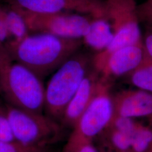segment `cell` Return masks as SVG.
<instances>
[{
  "mask_svg": "<svg viewBox=\"0 0 152 152\" xmlns=\"http://www.w3.org/2000/svg\"><path fill=\"white\" fill-rule=\"evenodd\" d=\"M82 39L66 38L46 33H30L5 45L12 61L27 66L42 80L54 73L82 45Z\"/></svg>",
  "mask_w": 152,
  "mask_h": 152,
  "instance_id": "cell-1",
  "label": "cell"
},
{
  "mask_svg": "<svg viewBox=\"0 0 152 152\" xmlns=\"http://www.w3.org/2000/svg\"><path fill=\"white\" fill-rule=\"evenodd\" d=\"M0 95L6 104L43 113L45 87L42 79L27 66L12 61L0 69Z\"/></svg>",
  "mask_w": 152,
  "mask_h": 152,
  "instance_id": "cell-2",
  "label": "cell"
},
{
  "mask_svg": "<svg viewBox=\"0 0 152 152\" xmlns=\"http://www.w3.org/2000/svg\"><path fill=\"white\" fill-rule=\"evenodd\" d=\"M92 59L88 55H73L54 72L45 87V114L59 122L65 108L88 72Z\"/></svg>",
  "mask_w": 152,
  "mask_h": 152,
  "instance_id": "cell-3",
  "label": "cell"
},
{
  "mask_svg": "<svg viewBox=\"0 0 152 152\" xmlns=\"http://www.w3.org/2000/svg\"><path fill=\"white\" fill-rule=\"evenodd\" d=\"M112 82L102 77L97 92L74 127L62 151H67L80 145L93 142L110 124L115 115Z\"/></svg>",
  "mask_w": 152,
  "mask_h": 152,
  "instance_id": "cell-4",
  "label": "cell"
},
{
  "mask_svg": "<svg viewBox=\"0 0 152 152\" xmlns=\"http://www.w3.org/2000/svg\"><path fill=\"white\" fill-rule=\"evenodd\" d=\"M5 106L15 141L29 147L49 148L62 139L65 129L59 122L44 113Z\"/></svg>",
  "mask_w": 152,
  "mask_h": 152,
  "instance_id": "cell-5",
  "label": "cell"
},
{
  "mask_svg": "<svg viewBox=\"0 0 152 152\" xmlns=\"http://www.w3.org/2000/svg\"><path fill=\"white\" fill-rule=\"evenodd\" d=\"M105 4L114 38L106 49L92 58L95 70H98L109 55L117 49L142 42L135 0H105Z\"/></svg>",
  "mask_w": 152,
  "mask_h": 152,
  "instance_id": "cell-6",
  "label": "cell"
},
{
  "mask_svg": "<svg viewBox=\"0 0 152 152\" xmlns=\"http://www.w3.org/2000/svg\"><path fill=\"white\" fill-rule=\"evenodd\" d=\"M20 11L29 32L46 33L63 38L82 39L88 32L92 21L87 16L66 12L34 14Z\"/></svg>",
  "mask_w": 152,
  "mask_h": 152,
  "instance_id": "cell-7",
  "label": "cell"
},
{
  "mask_svg": "<svg viewBox=\"0 0 152 152\" xmlns=\"http://www.w3.org/2000/svg\"><path fill=\"white\" fill-rule=\"evenodd\" d=\"M12 7L34 14L76 11L93 18L107 19L105 0H13Z\"/></svg>",
  "mask_w": 152,
  "mask_h": 152,
  "instance_id": "cell-8",
  "label": "cell"
},
{
  "mask_svg": "<svg viewBox=\"0 0 152 152\" xmlns=\"http://www.w3.org/2000/svg\"><path fill=\"white\" fill-rule=\"evenodd\" d=\"M145 52L143 42L122 47L109 55L96 71L103 79L112 82L114 78L125 77L134 71Z\"/></svg>",
  "mask_w": 152,
  "mask_h": 152,
  "instance_id": "cell-9",
  "label": "cell"
},
{
  "mask_svg": "<svg viewBox=\"0 0 152 152\" xmlns=\"http://www.w3.org/2000/svg\"><path fill=\"white\" fill-rule=\"evenodd\" d=\"M102 80L99 73L88 71L80 86L65 108L60 124L64 129L74 127L97 92Z\"/></svg>",
  "mask_w": 152,
  "mask_h": 152,
  "instance_id": "cell-10",
  "label": "cell"
},
{
  "mask_svg": "<svg viewBox=\"0 0 152 152\" xmlns=\"http://www.w3.org/2000/svg\"><path fill=\"white\" fill-rule=\"evenodd\" d=\"M113 99L115 115L133 119L147 117L152 125V93L139 88L124 90Z\"/></svg>",
  "mask_w": 152,
  "mask_h": 152,
  "instance_id": "cell-11",
  "label": "cell"
},
{
  "mask_svg": "<svg viewBox=\"0 0 152 152\" xmlns=\"http://www.w3.org/2000/svg\"><path fill=\"white\" fill-rule=\"evenodd\" d=\"M108 20L93 18L89 30L82 38L83 42L100 52L106 49L114 38V33Z\"/></svg>",
  "mask_w": 152,
  "mask_h": 152,
  "instance_id": "cell-12",
  "label": "cell"
},
{
  "mask_svg": "<svg viewBox=\"0 0 152 152\" xmlns=\"http://www.w3.org/2000/svg\"><path fill=\"white\" fill-rule=\"evenodd\" d=\"M125 77L134 86L152 93V57L145 52L140 64Z\"/></svg>",
  "mask_w": 152,
  "mask_h": 152,
  "instance_id": "cell-13",
  "label": "cell"
},
{
  "mask_svg": "<svg viewBox=\"0 0 152 152\" xmlns=\"http://www.w3.org/2000/svg\"><path fill=\"white\" fill-rule=\"evenodd\" d=\"M1 11L13 41H19L30 33L25 18L18 9L12 6L10 9Z\"/></svg>",
  "mask_w": 152,
  "mask_h": 152,
  "instance_id": "cell-14",
  "label": "cell"
},
{
  "mask_svg": "<svg viewBox=\"0 0 152 152\" xmlns=\"http://www.w3.org/2000/svg\"><path fill=\"white\" fill-rule=\"evenodd\" d=\"M98 136L103 138L104 144L112 152H125L130 150L131 135L109 125Z\"/></svg>",
  "mask_w": 152,
  "mask_h": 152,
  "instance_id": "cell-15",
  "label": "cell"
},
{
  "mask_svg": "<svg viewBox=\"0 0 152 152\" xmlns=\"http://www.w3.org/2000/svg\"><path fill=\"white\" fill-rule=\"evenodd\" d=\"M152 145V127L137 122L131 136V152H147Z\"/></svg>",
  "mask_w": 152,
  "mask_h": 152,
  "instance_id": "cell-16",
  "label": "cell"
},
{
  "mask_svg": "<svg viewBox=\"0 0 152 152\" xmlns=\"http://www.w3.org/2000/svg\"><path fill=\"white\" fill-rule=\"evenodd\" d=\"M0 152H55L53 147L39 148L25 145L18 141H0Z\"/></svg>",
  "mask_w": 152,
  "mask_h": 152,
  "instance_id": "cell-17",
  "label": "cell"
},
{
  "mask_svg": "<svg viewBox=\"0 0 152 152\" xmlns=\"http://www.w3.org/2000/svg\"><path fill=\"white\" fill-rule=\"evenodd\" d=\"M0 141H15L10 122L6 112L5 106L0 107Z\"/></svg>",
  "mask_w": 152,
  "mask_h": 152,
  "instance_id": "cell-18",
  "label": "cell"
},
{
  "mask_svg": "<svg viewBox=\"0 0 152 152\" xmlns=\"http://www.w3.org/2000/svg\"><path fill=\"white\" fill-rule=\"evenodd\" d=\"M137 13L140 22L152 23V0H146L137 6Z\"/></svg>",
  "mask_w": 152,
  "mask_h": 152,
  "instance_id": "cell-19",
  "label": "cell"
},
{
  "mask_svg": "<svg viewBox=\"0 0 152 152\" xmlns=\"http://www.w3.org/2000/svg\"><path fill=\"white\" fill-rule=\"evenodd\" d=\"M146 24L147 27L142 42L147 54L152 58V23Z\"/></svg>",
  "mask_w": 152,
  "mask_h": 152,
  "instance_id": "cell-20",
  "label": "cell"
},
{
  "mask_svg": "<svg viewBox=\"0 0 152 152\" xmlns=\"http://www.w3.org/2000/svg\"><path fill=\"white\" fill-rule=\"evenodd\" d=\"M11 37L6 25L1 10H0V44L5 45Z\"/></svg>",
  "mask_w": 152,
  "mask_h": 152,
  "instance_id": "cell-21",
  "label": "cell"
},
{
  "mask_svg": "<svg viewBox=\"0 0 152 152\" xmlns=\"http://www.w3.org/2000/svg\"><path fill=\"white\" fill-rule=\"evenodd\" d=\"M12 61L5 45L0 44V69Z\"/></svg>",
  "mask_w": 152,
  "mask_h": 152,
  "instance_id": "cell-22",
  "label": "cell"
},
{
  "mask_svg": "<svg viewBox=\"0 0 152 152\" xmlns=\"http://www.w3.org/2000/svg\"><path fill=\"white\" fill-rule=\"evenodd\" d=\"M61 152H99L93 142H88L80 145L72 149Z\"/></svg>",
  "mask_w": 152,
  "mask_h": 152,
  "instance_id": "cell-23",
  "label": "cell"
},
{
  "mask_svg": "<svg viewBox=\"0 0 152 152\" xmlns=\"http://www.w3.org/2000/svg\"><path fill=\"white\" fill-rule=\"evenodd\" d=\"M149 150H150L151 152H152V145H151V148H150V149H149Z\"/></svg>",
  "mask_w": 152,
  "mask_h": 152,
  "instance_id": "cell-24",
  "label": "cell"
},
{
  "mask_svg": "<svg viewBox=\"0 0 152 152\" xmlns=\"http://www.w3.org/2000/svg\"><path fill=\"white\" fill-rule=\"evenodd\" d=\"M151 152V151H150V150H148V152Z\"/></svg>",
  "mask_w": 152,
  "mask_h": 152,
  "instance_id": "cell-25",
  "label": "cell"
},
{
  "mask_svg": "<svg viewBox=\"0 0 152 152\" xmlns=\"http://www.w3.org/2000/svg\"><path fill=\"white\" fill-rule=\"evenodd\" d=\"M131 152L130 151H125V152Z\"/></svg>",
  "mask_w": 152,
  "mask_h": 152,
  "instance_id": "cell-26",
  "label": "cell"
}]
</instances>
